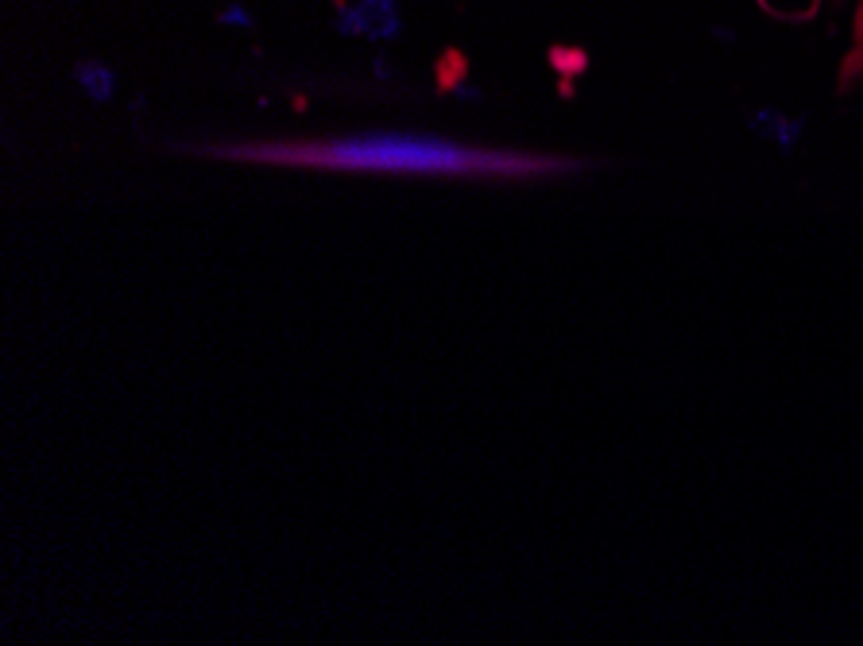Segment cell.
Listing matches in <instances>:
<instances>
[{
    "label": "cell",
    "mask_w": 863,
    "mask_h": 646,
    "mask_svg": "<svg viewBox=\"0 0 863 646\" xmlns=\"http://www.w3.org/2000/svg\"><path fill=\"white\" fill-rule=\"evenodd\" d=\"M205 155L275 167L345 170V175H427V179H477V182H527L554 179L585 167L565 155L472 147L430 132H357L329 140H249V144H209Z\"/></svg>",
    "instance_id": "cell-1"
},
{
    "label": "cell",
    "mask_w": 863,
    "mask_h": 646,
    "mask_svg": "<svg viewBox=\"0 0 863 646\" xmlns=\"http://www.w3.org/2000/svg\"><path fill=\"white\" fill-rule=\"evenodd\" d=\"M77 77H82V85H86L97 101H109V97H112V85H117L112 70L97 67V62H86V67H77Z\"/></svg>",
    "instance_id": "cell-2"
},
{
    "label": "cell",
    "mask_w": 863,
    "mask_h": 646,
    "mask_svg": "<svg viewBox=\"0 0 863 646\" xmlns=\"http://www.w3.org/2000/svg\"><path fill=\"white\" fill-rule=\"evenodd\" d=\"M465 77V59L457 51H450L442 59V67H438V89H454V85H462Z\"/></svg>",
    "instance_id": "cell-3"
}]
</instances>
